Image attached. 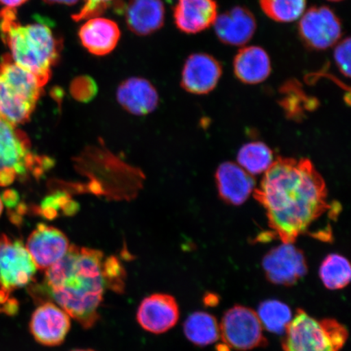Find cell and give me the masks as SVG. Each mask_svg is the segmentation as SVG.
<instances>
[{
    "label": "cell",
    "mask_w": 351,
    "mask_h": 351,
    "mask_svg": "<svg viewBox=\"0 0 351 351\" xmlns=\"http://www.w3.org/2000/svg\"><path fill=\"white\" fill-rule=\"evenodd\" d=\"M254 197L265 209L274 235L293 243L301 235L319 239L315 225L339 216V204L328 201L326 183L305 158L278 157L265 172Z\"/></svg>",
    "instance_id": "1"
},
{
    "label": "cell",
    "mask_w": 351,
    "mask_h": 351,
    "mask_svg": "<svg viewBox=\"0 0 351 351\" xmlns=\"http://www.w3.org/2000/svg\"><path fill=\"white\" fill-rule=\"evenodd\" d=\"M103 252L70 245L56 265L46 270L43 292L83 328L93 327L109 283Z\"/></svg>",
    "instance_id": "2"
},
{
    "label": "cell",
    "mask_w": 351,
    "mask_h": 351,
    "mask_svg": "<svg viewBox=\"0 0 351 351\" xmlns=\"http://www.w3.org/2000/svg\"><path fill=\"white\" fill-rule=\"evenodd\" d=\"M0 35L12 60L45 86L61 48L51 28L42 23L22 25L17 21L15 10L4 8L0 11Z\"/></svg>",
    "instance_id": "3"
},
{
    "label": "cell",
    "mask_w": 351,
    "mask_h": 351,
    "mask_svg": "<svg viewBox=\"0 0 351 351\" xmlns=\"http://www.w3.org/2000/svg\"><path fill=\"white\" fill-rule=\"evenodd\" d=\"M38 78L12 60L8 54L0 61V118L17 126L32 117L43 93Z\"/></svg>",
    "instance_id": "4"
},
{
    "label": "cell",
    "mask_w": 351,
    "mask_h": 351,
    "mask_svg": "<svg viewBox=\"0 0 351 351\" xmlns=\"http://www.w3.org/2000/svg\"><path fill=\"white\" fill-rule=\"evenodd\" d=\"M348 337L346 328L335 319L319 320L301 309L285 332L284 351H339Z\"/></svg>",
    "instance_id": "5"
},
{
    "label": "cell",
    "mask_w": 351,
    "mask_h": 351,
    "mask_svg": "<svg viewBox=\"0 0 351 351\" xmlns=\"http://www.w3.org/2000/svg\"><path fill=\"white\" fill-rule=\"evenodd\" d=\"M37 269L21 240L0 234V306L3 313L13 315L19 311L12 293L32 285Z\"/></svg>",
    "instance_id": "6"
},
{
    "label": "cell",
    "mask_w": 351,
    "mask_h": 351,
    "mask_svg": "<svg viewBox=\"0 0 351 351\" xmlns=\"http://www.w3.org/2000/svg\"><path fill=\"white\" fill-rule=\"evenodd\" d=\"M38 160L30 152L27 136L0 118V186H10L17 177L34 170Z\"/></svg>",
    "instance_id": "7"
},
{
    "label": "cell",
    "mask_w": 351,
    "mask_h": 351,
    "mask_svg": "<svg viewBox=\"0 0 351 351\" xmlns=\"http://www.w3.org/2000/svg\"><path fill=\"white\" fill-rule=\"evenodd\" d=\"M219 326V337L227 348L245 351L267 345L260 319L249 307H232L223 315Z\"/></svg>",
    "instance_id": "8"
},
{
    "label": "cell",
    "mask_w": 351,
    "mask_h": 351,
    "mask_svg": "<svg viewBox=\"0 0 351 351\" xmlns=\"http://www.w3.org/2000/svg\"><path fill=\"white\" fill-rule=\"evenodd\" d=\"M298 33L306 47L324 51L339 42L342 26L339 16L331 8L315 6L304 12L300 17Z\"/></svg>",
    "instance_id": "9"
},
{
    "label": "cell",
    "mask_w": 351,
    "mask_h": 351,
    "mask_svg": "<svg viewBox=\"0 0 351 351\" xmlns=\"http://www.w3.org/2000/svg\"><path fill=\"white\" fill-rule=\"evenodd\" d=\"M266 278L271 283L284 287L295 285L307 274L304 252L293 243H282L271 249L263 258Z\"/></svg>",
    "instance_id": "10"
},
{
    "label": "cell",
    "mask_w": 351,
    "mask_h": 351,
    "mask_svg": "<svg viewBox=\"0 0 351 351\" xmlns=\"http://www.w3.org/2000/svg\"><path fill=\"white\" fill-rule=\"evenodd\" d=\"M71 327L70 317L58 305L47 301L34 311L30 332L38 343L56 346L63 343Z\"/></svg>",
    "instance_id": "11"
},
{
    "label": "cell",
    "mask_w": 351,
    "mask_h": 351,
    "mask_svg": "<svg viewBox=\"0 0 351 351\" xmlns=\"http://www.w3.org/2000/svg\"><path fill=\"white\" fill-rule=\"evenodd\" d=\"M37 269L47 270L62 258L70 247L69 241L56 228L39 223L25 245Z\"/></svg>",
    "instance_id": "12"
},
{
    "label": "cell",
    "mask_w": 351,
    "mask_h": 351,
    "mask_svg": "<svg viewBox=\"0 0 351 351\" xmlns=\"http://www.w3.org/2000/svg\"><path fill=\"white\" fill-rule=\"evenodd\" d=\"M179 319V307L173 296L155 293L145 298L140 304L137 320L147 332L160 335L173 328Z\"/></svg>",
    "instance_id": "13"
},
{
    "label": "cell",
    "mask_w": 351,
    "mask_h": 351,
    "mask_svg": "<svg viewBox=\"0 0 351 351\" xmlns=\"http://www.w3.org/2000/svg\"><path fill=\"white\" fill-rule=\"evenodd\" d=\"M222 66L213 56L196 53L189 56L182 73V86L195 95H207L218 84Z\"/></svg>",
    "instance_id": "14"
},
{
    "label": "cell",
    "mask_w": 351,
    "mask_h": 351,
    "mask_svg": "<svg viewBox=\"0 0 351 351\" xmlns=\"http://www.w3.org/2000/svg\"><path fill=\"white\" fill-rule=\"evenodd\" d=\"M213 25L219 41L235 47L244 46L251 40L257 28L253 13L240 6L217 16Z\"/></svg>",
    "instance_id": "15"
},
{
    "label": "cell",
    "mask_w": 351,
    "mask_h": 351,
    "mask_svg": "<svg viewBox=\"0 0 351 351\" xmlns=\"http://www.w3.org/2000/svg\"><path fill=\"white\" fill-rule=\"evenodd\" d=\"M217 16L216 0H178L173 12L176 26L189 34L204 32L214 25Z\"/></svg>",
    "instance_id": "16"
},
{
    "label": "cell",
    "mask_w": 351,
    "mask_h": 351,
    "mask_svg": "<svg viewBox=\"0 0 351 351\" xmlns=\"http://www.w3.org/2000/svg\"><path fill=\"white\" fill-rule=\"evenodd\" d=\"M216 181L221 199L234 206L244 204L256 185L252 175L232 162H226L218 167Z\"/></svg>",
    "instance_id": "17"
},
{
    "label": "cell",
    "mask_w": 351,
    "mask_h": 351,
    "mask_svg": "<svg viewBox=\"0 0 351 351\" xmlns=\"http://www.w3.org/2000/svg\"><path fill=\"white\" fill-rule=\"evenodd\" d=\"M117 96L122 108L135 116L147 115L159 104L156 88L144 78L127 79L118 87Z\"/></svg>",
    "instance_id": "18"
},
{
    "label": "cell",
    "mask_w": 351,
    "mask_h": 351,
    "mask_svg": "<svg viewBox=\"0 0 351 351\" xmlns=\"http://www.w3.org/2000/svg\"><path fill=\"white\" fill-rule=\"evenodd\" d=\"M82 45L95 56H106L120 40L119 26L113 21L96 16L88 19L79 30Z\"/></svg>",
    "instance_id": "19"
},
{
    "label": "cell",
    "mask_w": 351,
    "mask_h": 351,
    "mask_svg": "<svg viewBox=\"0 0 351 351\" xmlns=\"http://www.w3.org/2000/svg\"><path fill=\"white\" fill-rule=\"evenodd\" d=\"M165 8L161 0H130L126 8L127 25L132 32L148 35L164 25Z\"/></svg>",
    "instance_id": "20"
},
{
    "label": "cell",
    "mask_w": 351,
    "mask_h": 351,
    "mask_svg": "<svg viewBox=\"0 0 351 351\" xmlns=\"http://www.w3.org/2000/svg\"><path fill=\"white\" fill-rule=\"evenodd\" d=\"M234 70L237 78L244 84H258L270 75V57L261 47H243L235 56Z\"/></svg>",
    "instance_id": "21"
},
{
    "label": "cell",
    "mask_w": 351,
    "mask_h": 351,
    "mask_svg": "<svg viewBox=\"0 0 351 351\" xmlns=\"http://www.w3.org/2000/svg\"><path fill=\"white\" fill-rule=\"evenodd\" d=\"M184 333L193 344L208 346L219 339V326L213 315L204 311H197L184 323Z\"/></svg>",
    "instance_id": "22"
},
{
    "label": "cell",
    "mask_w": 351,
    "mask_h": 351,
    "mask_svg": "<svg viewBox=\"0 0 351 351\" xmlns=\"http://www.w3.org/2000/svg\"><path fill=\"white\" fill-rule=\"evenodd\" d=\"M319 275L326 288L332 291L343 289L350 282V263L339 254H328L320 265Z\"/></svg>",
    "instance_id": "23"
},
{
    "label": "cell",
    "mask_w": 351,
    "mask_h": 351,
    "mask_svg": "<svg viewBox=\"0 0 351 351\" xmlns=\"http://www.w3.org/2000/svg\"><path fill=\"white\" fill-rule=\"evenodd\" d=\"M256 313L262 326L276 335L285 333L293 319L289 306L276 300L261 302Z\"/></svg>",
    "instance_id": "24"
},
{
    "label": "cell",
    "mask_w": 351,
    "mask_h": 351,
    "mask_svg": "<svg viewBox=\"0 0 351 351\" xmlns=\"http://www.w3.org/2000/svg\"><path fill=\"white\" fill-rule=\"evenodd\" d=\"M238 162L245 172L251 175H258L266 172L274 163V153L265 143H250L240 149Z\"/></svg>",
    "instance_id": "25"
},
{
    "label": "cell",
    "mask_w": 351,
    "mask_h": 351,
    "mask_svg": "<svg viewBox=\"0 0 351 351\" xmlns=\"http://www.w3.org/2000/svg\"><path fill=\"white\" fill-rule=\"evenodd\" d=\"M260 5L271 20L289 23L300 19L304 14L306 0H260Z\"/></svg>",
    "instance_id": "26"
},
{
    "label": "cell",
    "mask_w": 351,
    "mask_h": 351,
    "mask_svg": "<svg viewBox=\"0 0 351 351\" xmlns=\"http://www.w3.org/2000/svg\"><path fill=\"white\" fill-rule=\"evenodd\" d=\"M97 85L90 77L81 76L78 77L72 82L70 86V91L76 99L81 102H88L95 97L97 94Z\"/></svg>",
    "instance_id": "27"
},
{
    "label": "cell",
    "mask_w": 351,
    "mask_h": 351,
    "mask_svg": "<svg viewBox=\"0 0 351 351\" xmlns=\"http://www.w3.org/2000/svg\"><path fill=\"white\" fill-rule=\"evenodd\" d=\"M84 5L76 14L72 16L76 21L88 20L99 16L111 5L114 0H84Z\"/></svg>",
    "instance_id": "28"
},
{
    "label": "cell",
    "mask_w": 351,
    "mask_h": 351,
    "mask_svg": "<svg viewBox=\"0 0 351 351\" xmlns=\"http://www.w3.org/2000/svg\"><path fill=\"white\" fill-rule=\"evenodd\" d=\"M337 68L346 77H350V39L346 38L337 44L335 50Z\"/></svg>",
    "instance_id": "29"
},
{
    "label": "cell",
    "mask_w": 351,
    "mask_h": 351,
    "mask_svg": "<svg viewBox=\"0 0 351 351\" xmlns=\"http://www.w3.org/2000/svg\"><path fill=\"white\" fill-rule=\"evenodd\" d=\"M27 1L28 0H0V3L5 8L15 10L16 8L21 6Z\"/></svg>",
    "instance_id": "30"
},
{
    "label": "cell",
    "mask_w": 351,
    "mask_h": 351,
    "mask_svg": "<svg viewBox=\"0 0 351 351\" xmlns=\"http://www.w3.org/2000/svg\"><path fill=\"white\" fill-rule=\"evenodd\" d=\"M43 1L47 3H61L70 6L77 3L78 0H43Z\"/></svg>",
    "instance_id": "31"
},
{
    "label": "cell",
    "mask_w": 351,
    "mask_h": 351,
    "mask_svg": "<svg viewBox=\"0 0 351 351\" xmlns=\"http://www.w3.org/2000/svg\"><path fill=\"white\" fill-rule=\"evenodd\" d=\"M3 209V201H2L1 197H0V216H1Z\"/></svg>",
    "instance_id": "32"
},
{
    "label": "cell",
    "mask_w": 351,
    "mask_h": 351,
    "mask_svg": "<svg viewBox=\"0 0 351 351\" xmlns=\"http://www.w3.org/2000/svg\"><path fill=\"white\" fill-rule=\"evenodd\" d=\"M328 1H331V2H341V1H343V0H328Z\"/></svg>",
    "instance_id": "33"
},
{
    "label": "cell",
    "mask_w": 351,
    "mask_h": 351,
    "mask_svg": "<svg viewBox=\"0 0 351 351\" xmlns=\"http://www.w3.org/2000/svg\"><path fill=\"white\" fill-rule=\"evenodd\" d=\"M73 351H95L93 350H73Z\"/></svg>",
    "instance_id": "34"
},
{
    "label": "cell",
    "mask_w": 351,
    "mask_h": 351,
    "mask_svg": "<svg viewBox=\"0 0 351 351\" xmlns=\"http://www.w3.org/2000/svg\"><path fill=\"white\" fill-rule=\"evenodd\" d=\"M0 313H1V310H0Z\"/></svg>",
    "instance_id": "35"
}]
</instances>
